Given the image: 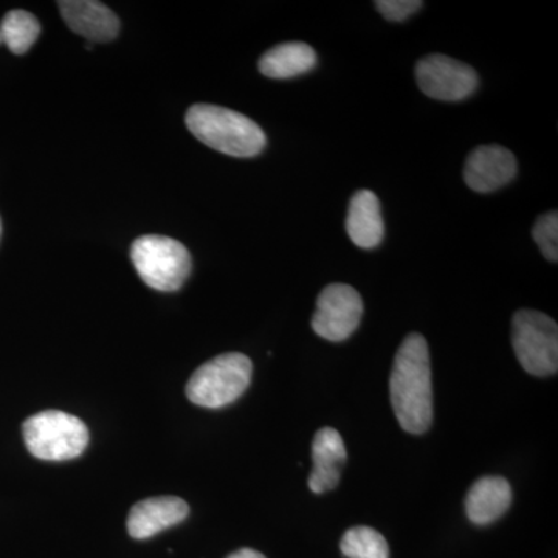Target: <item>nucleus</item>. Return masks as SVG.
<instances>
[{"instance_id":"1","label":"nucleus","mask_w":558,"mask_h":558,"mask_svg":"<svg viewBox=\"0 0 558 558\" xmlns=\"http://www.w3.org/2000/svg\"><path fill=\"white\" fill-rule=\"evenodd\" d=\"M389 398L400 427L411 435L428 432L433 422L432 365L427 340L410 333L396 352Z\"/></svg>"},{"instance_id":"11","label":"nucleus","mask_w":558,"mask_h":558,"mask_svg":"<svg viewBox=\"0 0 558 558\" xmlns=\"http://www.w3.org/2000/svg\"><path fill=\"white\" fill-rule=\"evenodd\" d=\"M190 506L182 498L157 497L143 499L131 509L128 532L132 538L154 537L165 529L182 523L189 517Z\"/></svg>"},{"instance_id":"3","label":"nucleus","mask_w":558,"mask_h":558,"mask_svg":"<svg viewBox=\"0 0 558 558\" xmlns=\"http://www.w3.org/2000/svg\"><path fill=\"white\" fill-rule=\"evenodd\" d=\"M252 360L241 352H227L196 369L186 384V398L204 409H222L247 391Z\"/></svg>"},{"instance_id":"2","label":"nucleus","mask_w":558,"mask_h":558,"mask_svg":"<svg viewBox=\"0 0 558 558\" xmlns=\"http://www.w3.org/2000/svg\"><path fill=\"white\" fill-rule=\"evenodd\" d=\"M185 123L194 137L226 156L248 159L267 145L266 134L255 121L222 106H191Z\"/></svg>"},{"instance_id":"10","label":"nucleus","mask_w":558,"mask_h":558,"mask_svg":"<svg viewBox=\"0 0 558 558\" xmlns=\"http://www.w3.org/2000/svg\"><path fill=\"white\" fill-rule=\"evenodd\" d=\"M58 7L70 31L90 43H108L119 36V17L105 3L95 0H62Z\"/></svg>"},{"instance_id":"14","label":"nucleus","mask_w":558,"mask_h":558,"mask_svg":"<svg viewBox=\"0 0 558 558\" xmlns=\"http://www.w3.org/2000/svg\"><path fill=\"white\" fill-rule=\"evenodd\" d=\"M347 231L360 248H376L384 240L385 226L379 197L369 190H360L349 202Z\"/></svg>"},{"instance_id":"22","label":"nucleus","mask_w":558,"mask_h":558,"mask_svg":"<svg viewBox=\"0 0 558 558\" xmlns=\"http://www.w3.org/2000/svg\"><path fill=\"white\" fill-rule=\"evenodd\" d=\"M0 44H3L2 35H0Z\"/></svg>"},{"instance_id":"8","label":"nucleus","mask_w":558,"mask_h":558,"mask_svg":"<svg viewBox=\"0 0 558 558\" xmlns=\"http://www.w3.org/2000/svg\"><path fill=\"white\" fill-rule=\"evenodd\" d=\"M418 87L439 101H462L478 87V73L464 62L446 54H428L416 65Z\"/></svg>"},{"instance_id":"16","label":"nucleus","mask_w":558,"mask_h":558,"mask_svg":"<svg viewBox=\"0 0 558 558\" xmlns=\"http://www.w3.org/2000/svg\"><path fill=\"white\" fill-rule=\"evenodd\" d=\"M0 35L11 53L24 54L39 38L40 24L28 11L13 10L0 22Z\"/></svg>"},{"instance_id":"20","label":"nucleus","mask_w":558,"mask_h":558,"mask_svg":"<svg viewBox=\"0 0 558 558\" xmlns=\"http://www.w3.org/2000/svg\"><path fill=\"white\" fill-rule=\"evenodd\" d=\"M227 558H266L263 556V554L258 553V550L255 549H240L236 550V553L231 554V556Z\"/></svg>"},{"instance_id":"5","label":"nucleus","mask_w":558,"mask_h":558,"mask_svg":"<svg viewBox=\"0 0 558 558\" xmlns=\"http://www.w3.org/2000/svg\"><path fill=\"white\" fill-rule=\"evenodd\" d=\"M131 260L140 278L160 292H175L191 274V255L185 245L157 234L135 240Z\"/></svg>"},{"instance_id":"21","label":"nucleus","mask_w":558,"mask_h":558,"mask_svg":"<svg viewBox=\"0 0 558 558\" xmlns=\"http://www.w3.org/2000/svg\"><path fill=\"white\" fill-rule=\"evenodd\" d=\"M0 236H2V222H0Z\"/></svg>"},{"instance_id":"12","label":"nucleus","mask_w":558,"mask_h":558,"mask_svg":"<svg viewBox=\"0 0 558 558\" xmlns=\"http://www.w3.org/2000/svg\"><path fill=\"white\" fill-rule=\"evenodd\" d=\"M312 461L310 488L314 494H325L339 486L341 469L347 462V447L336 428L325 427L315 433Z\"/></svg>"},{"instance_id":"19","label":"nucleus","mask_w":558,"mask_h":558,"mask_svg":"<svg viewBox=\"0 0 558 558\" xmlns=\"http://www.w3.org/2000/svg\"><path fill=\"white\" fill-rule=\"evenodd\" d=\"M376 7L385 20L402 22L421 10L424 2L421 0H380V2H376Z\"/></svg>"},{"instance_id":"15","label":"nucleus","mask_w":558,"mask_h":558,"mask_svg":"<svg viewBox=\"0 0 558 558\" xmlns=\"http://www.w3.org/2000/svg\"><path fill=\"white\" fill-rule=\"evenodd\" d=\"M258 65L259 72L267 78H295L317 65V53L304 43L279 44L263 54Z\"/></svg>"},{"instance_id":"17","label":"nucleus","mask_w":558,"mask_h":558,"mask_svg":"<svg viewBox=\"0 0 558 558\" xmlns=\"http://www.w3.org/2000/svg\"><path fill=\"white\" fill-rule=\"evenodd\" d=\"M340 549L348 558H389L387 539L368 526L349 529L341 538Z\"/></svg>"},{"instance_id":"4","label":"nucleus","mask_w":558,"mask_h":558,"mask_svg":"<svg viewBox=\"0 0 558 558\" xmlns=\"http://www.w3.org/2000/svg\"><path fill=\"white\" fill-rule=\"evenodd\" d=\"M25 446L43 461H69L83 454L89 444V429L80 417L49 410L28 417L22 425Z\"/></svg>"},{"instance_id":"9","label":"nucleus","mask_w":558,"mask_h":558,"mask_svg":"<svg viewBox=\"0 0 558 558\" xmlns=\"http://www.w3.org/2000/svg\"><path fill=\"white\" fill-rule=\"evenodd\" d=\"M517 159L499 145L480 146L470 153L464 167V180L476 193H494L512 182L517 175Z\"/></svg>"},{"instance_id":"13","label":"nucleus","mask_w":558,"mask_h":558,"mask_svg":"<svg viewBox=\"0 0 558 558\" xmlns=\"http://www.w3.org/2000/svg\"><path fill=\"white\" fill-rule=\"evenodd\" d=\"M512 505V487L501 476H483L470 487L465 498L469 520L478 526L501 519Z\"/></svg>"},{"instance_id":"18","label":"nucleus","mask_w":558,"mask_h":558,"mask_svg":"<svg viewBox=\"0 0 558 558\" xmlns=\"http://www.w3.org/2000/svg\"><path fill=\"white\" fill-rule=\"evenodd\" d=\"M532 236L537 242L543 256L550 263L558 260V213L550 211L539 216L532 229Z\"/></svg>"},{"instance_id":"6","label":"nucleus","mask_w":558,"mask_h":558,"mask_svg":"<svg viewBox=\"0 0 558 558\" xmlns=\"http://www.w3.org/2000/svg\"><path fill=\"white\" fill-rule=\"evenodd\" d=\"M512 347L526 373L548 377L558 371L557 323L537 311L521 310L512 318Z\"/></svg>"},{"instance_id":"7","label":"nucleus","mask_w":558,"mask_h":558,"mask_svg":"<svg viewBox=\"0 0 558 558\" xmlns=\"http://www.w3.org/2000/svg\"><path fill=\"white\" fill-rule=\"evenodd\" d=\"M362 317L363 300L357 290L348 284H329L319 293L312 329L322 339L339 343L357 330Z\"/></svg>"}]
</instances>
